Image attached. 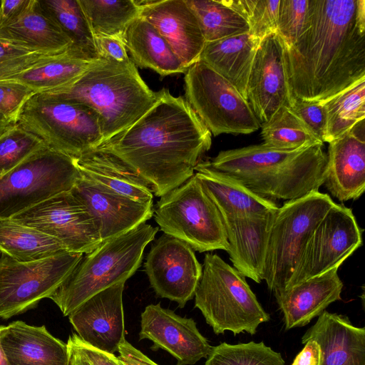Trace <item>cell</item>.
<instances>
[{
	"instance_id": "cell-48",
	"label": "cell",
	"mask_w": 365,
	"mask_h": 365,
	"mask_svg": "<svg viewBox=\"0 0 365 365\" xmlns=\"http://www.w3.org/2000/svg\"><path fill=\"white\" fill-rule=\"evenodd\" d=\"M304 349L298 354L292 365H319L321 351L317 343L308 341Z\"/></svg>"
},
{
	"instance_id": "cell-49",
	"label": "cell",
	"mask_w": 365,
	"mask_h": 365,
	"mask_svg": "<svg viewBox=\"0 0 365 365\" xmlns=\"http://www.w3.org/2000/svg\"><path fill=\"white\" fill-rule=\"evenodd\" d=\"M68 348L70 354V365H91L86 358H84L73 348L68 345Z\"/></svg>"
},
{
	"instance_id": "cell-30",
	"label": "cell",
	"mask_w": 365,
	"mask_h": 365,
	"mask_svg": "<svg viewBox=\"0 0 365 365\" xmlns=\"http://www.w3.org/2000/svg\"><path fill=\"white\" fill-rule=\"evenodd\" d=\"M123 41L136 66L152 69L161 77L187 70L158 30L140 16L127 28Z\"/></svg>"
},
{
	"instance_id": "cell-2",
	"label": "cell",
	"mask_w": 365,
	"mask_h": 365,
	"mask_svg": "<svg viewBox=\"0 0 365 365\" xmlns=\"http://www.w3.org/2000/svg\"><path fill=\"white\" fill-rule=\"evenodd\" d=\"M211 145V133L185 98L163 88L145 113L96 148L120 158L161 197L194 175Z\"/></svg>"
},
{
	"instance_id": "cell-33",
	"label": "cell",
	"mask_w": 365,
	"mask_h": 365,
	"mask_svg": "<svg viewBox=\"0 0 365 365\" xmlns=\"http://www.w3.org/2000/svg\"><path fill=\"white\" fill-rule=\"evenodd\" d=\"M96 61L75 56L68 51L5 81L24 84L36 93L51 92L76 81Z\"/></svg>"
},
{
	"instance_id": "cell-34",
	"label": "cell",
	"mask_w": 365,
	"mask_h": 365,
	"mask_svg": "<svg viewBox=\"0 0 365 365\" xmlns=\"http://www.w3.org/2000/svg\"><path fill=\"white\" fill-rule=\"evenodd\" d=\"M326 124L323 143L338 138L365 118V78L322 102Z\"/></svg>"
},
{
	"instance_id": "cell-9",
	"label": "cell",
	"mask_w": 365,
	"mask_h": 365,
	"mask_svg": "<svg viewBox=\"0 0 365 365\" xmlns=\"http://www.w3.org/2000/svg\"><path fill=\"white\" fill-rule=\"evenodd\" d=\"M153 216L164 234L187 243L194 251L228 250L221 214L195 174L160 197Z\"/></svg>"
},
{
	"instance_id": "cell-26",
	"label": "cell",
	"mask_w": 365,
	"mask_h": 365,
	"mask_svg": "<svg viewBox=\"0 0 365 365\" xmlns=\"http://www.w3.org/2000/svg\"><path fill=\"white\" fill-rule=\"evenodd\" d=\"M0 43L47 55L66 53L68 38L43 11L38 0L14 22L0 27Z\"/></svg>"
},
{
	"instance_id": "cell-21",
	"label": "cell",
	"mask_w": 365,
	"mask_h": 365,
	"mask_svg": "<svg viewBox=\"0 0 365 365\" xmlns=\"http://www.w3.org/2000/svg\"><path fill=\"white\" fill-rule=\"evenodd\" d=\"M364 120L329 143L324 184L339 201L356 200L365 190Z\"/></svg>"
},
{
	"instance_id": "cell-18",
	"label": "cell",
	"mask_w": 365,
	"mask_h": 365,
	"mask_svg": "<svg viewBox=\"0 0 365 365\" xmlns=\"http://www.w3.org/2000/svg\"><path fill=\"white\" fill-rule=\"evenodd\" d=\"M124 284L119 282L96 293L68 316L79 338L102 352L114 354L125 339Z\"/></svg>"
},
{
	"instance_id": "cell-22",
	"label": "cell",
	"mask_w": 365,
	"mask_h": 365,
	"mask_svg": "<svg viewBox=\"0 0 365 365\" xmlns=\"http://www.w3.org/2000/svg\"><path fill=\"white\" fill-rule=\"evenodd\" d=\"M274 212L222 217L233 267L257 283L263 280L268 232Z\"/></svg>"
},
{
	"instance_id": "cell-11",
	"label": "cell",
	"mask_w": 365,
	"mask_h": 365,
	"mask_svg": "<svg viewBox=\"0 0 365 365\" xmlns=\"http://www.w3.org/2000/svg\"><path fill=\"white\" fill-rule=\"evenodd\" d=\"M184 81L185 99L214 136L250 134L260 127L247 100L205 62L187 68Z\"/></svg>"
},
{
	"instance_id": "cell-23",
	"label": "cell",
	"mask_w": 365,
	"mask_h": 365,
	"mask_svg": "<svg viewBox=\"0 0 365 365\" xmlns=\"http://www.w3.org/2000/svg\"><path fill=\"white\" fill-rule=\"evenodd\" d=\"M338 269L334 267L274 295L286 330L307 325L329 304L341 299L343 282Z\"/></svg>"
},
{
	"instance_id": "cell-7",
	"label": "cell",
	"mask_w": 365,
	"mask_h": 365,
	"mask_svg": "<svg viewBox=\"0 0 365 365\" xmlns=\"http://www.w3.org/2000/svg\"><path fill=\"white\" fill-rule=\"evenodd\" d=\"M336 203L319 191L285 201L274 212L268 232L263 280L274 295L288 289L302 251L314 230Z\"/></svg>"
},
{
	"instance_id": "cell-41",
	"label": "cell",
	"mask_w": 365,
	"mask_h": 365,
	"mask_svg": "<svg viewBox=\"0 0 365 365\" xmlns=\"http://www.w3.org/2000/svg\"><path fill=\"white\" fill-rule=\"evenodd\" d=\"M309 0H279L277 33L284 46L292 44L302 32L308 15Z\"/></svg>"
},
{
	"instance_id": "cell-14",
	"label": "cell",
	"mask_w": 365,
	"mask_h": 365,
	"mask_svg": "<svg viewBox=\"0 0 365 365\" xmlns=\"http://www.w3.org/2000/svg\"><path fill=\"white\" fill-rule=\"evenodd\" d=\"M362 232L351 209L336 203L307 241L290 287L339 267L361 246Z\"/></svg>"
},
{
	"instance_id": "cell-24",
	"label": "cell",
	"mask_w": 365,
	"mask_h": 365,
	"mask_svg": "<svg viewBox=\"0 0 365 365\" xmlns=\"http://www.w3.org/2000/svg\"><path fill=\"white\" fill-rule=\"evenodd\" d=\"M317 343L319 365H365V329L354 326L342 314L324 311L302 337Z\"/></svg>"
},
{
	"instance_id": "cell-39",
	"label": "cell",
	"mask_w": 365,
	"mask_h": 365,
	"mask_svg": "<svg viewBox=\"0 0 365 365\" xmlns=\"http://www.w3.org/2000/svg\"><path fill=\"white\" fill-rule=\"evenodd\" d=\"M247 22L249 33L259 40L277 33L279 1L222 0Z\"/></svg>"
},
{
	"instance_id": "cell-29",
	"label": "cell",
	"mask_w": 365,
	"mask_h": 365,
	"mask_svg": "<svg viewBox=\"0 0 365 365\" xmlns=\"http://www.w3.org/2000/svg\"><path fill=\"white\" fill-rule=\"evenodd\" d=\"M195 174L222 217L267 214L276 211V203L255 194L237 181L202 166Z\"/></svg>"
},
{
	"instance_id": "cell-12",
	"label": "cell",
	"mask_w": 365,
	"mask_h": 365,
	"mask_svg": "<svg viewBox=\"0 0 365 365\" xmlns=\"http://www.w3.org/2000/svg\"><path fill=\"white\" fill-rule=\"evenodd\" d=\"M83 255L63 252L31 262L0 257V318L8 319L49 298L68 278Z\"/></svg>"
},
{
	"instance_id": "cell-36",
	"label": "cell",
	"mask_w": 365,
	"mask_h": 365,
	"mask_svg": "<svg viewBox=\"0 0 365 365\" xmlns=\"http://www.w3.org/2000/svg\"><path fill=\"white\" fill-rule=\"evenodd\" d=\"M195 15L206 42L249 33L247 21L222 0H185Z\"/></svg>"
},
{
	"instance_id": "cell-10",
	"label": "cell",
	"mask_w": 365,
	"mask_h": 365,
	"mask_svg": "<svg viewBox=\"0 0 365 365\" xmlns=\"http://www.w3.org/2000/svg\"><path fill=\"white\" fill-rule=\"evenodd\" d=\"M81 178L72 157L45 148L0 178V218L70 191Z\"/></svg>"
},
{
	"instance_id": "cell-28",
	"label": "cell",
	"mask_w": 365,
	"mask_h": 365,
	"mask_svg": "<svg viewBox=\"0 0 365 365\" xmlns=\"http://www.w3.org/2000/svg\"><path fill=\"white\" fill-rule=\"evenodd\" d=\"M250 33L206 42L200 61L228 81L246 99V88L260 43Z\"/></svg>"
},
{
	"instance_id": "cell-27",
	"label": "cell",
	"mask_w": 365,
	"mask_h": 365,
	"mask_svg": "<svg viewBox=\"0 0 365 365\" xmlns=\"http://www.w3.org/2000/svg\"><path fill=\"white\" fill-rule=\"evenodd\" d=\"M73 158L82 177L116 193L153 202L151 186L115 155L96 148Z\"/></svg>"
},
{
	"instance_id": "cell-52",
	"label": "cell",
	"mask_w": 365,
	"mask_h": 365,
	"mask_svg": "<svg viewBox=\"0 0 365 365\" xmlns=\"http://www.w3.org/2000/svg\"><path fill=\"white\" fill-rule=\"evenodd\" d=\"M13 124H14V123H13ZM11 125H12V124H11ZM11 125H8V126H6V127L4 128L0 129V135H1V133H3V132H4V130H5L9 127V126H10Z\"/></svg>"
},
{
	"instance_id": "cell-50",
	"label": "cell",
	"mask_w": 365,
	"mask_h": 365,
	"mask_svg": "<svg viewBox=\"0 0 365 365\" xmlns=\"http://www.w3.org/2000/svg\"><path fill=\"white\" fill-rule=\"evenodd\" d=\"M4 327V325H0V365H9L7 358L2 348V346L1 344V338Z\"/></svg>"
},
{
	"instance_id": "cell-4",
	"label": "cell",
	"mask_w": 365,
	"mask_h": 365,
	"mask_svg": "<svg viewBox=\"0 0 365 365\" xmlns=\"http://www.w3.org/2000/svg\"><path fill=\"white\" fill-rule=\"evenodd\" d=\"M43 93L92 108L100 118L103 143L134 123L156 98L132 61L106 58L96 60L69 86Z\"/></svg>"
},
{
	"instance_id": "cell-1",
	"label": "cell",
	"mask_w": 365,
	"mask_h": 365,
	"mask_svg": "<svg viewBox=\"0 0 365 365\" xmlns=\"http://www.w3.org/2000/svg\"><path fill=\"white\" fill-rule=\"evenodd\" d=\"M284 56L294 100L324 102L365 78V1L309 0Z\"/></svg>"
},
{
	"instance_id": "cell-6",
	"label": "cell",
	"mask_w": 365,
	"mask_h": 365,
	"mask_svg": "<svg viewBox=\"0 0 365 365\" xmlns=\"http://www.w3.org/2000/svg\"><path fill=\"white\" fill-rule=\"evenodd\" d=\"M194 297L195 307L216 334H255L270 319L245 277L217 255H205Z\"/></svg>"
},
{
	"instance_id": "cell-45",
	"label": "cell",
	"mask_w": 365,
	"mask_h": 365,
	"mask_svg": "<svg viewBox=\"0 0 365 365\" xmlns=\"http://www.w3.org/2000/svg\"><path fill=\"white\" fill-rule=\"evenodd\" d=\"M95 41L100 58H109L122 63L131 61L123 38L101 36H96Z\"/></svg>"
},
{
	"instance_id": "cell-40",
	"label": "cell",
	"mask_w": 365,
	"mask_h": 365,
	"mask_svg": "<svg viewBox=\"0 0 365 365\" xmlns=\"http://www.w3.org/2000/svg\"><path fill=\"white\" fill-rule=\"evenodd\" d=\"M59 55L43 54L0 43V81H8Z\"/></svg>"
},
{
	"instance_id": "cell-3",
	"label": "cell",
	"mask_w": 365,
	"mask_h": 365,
	"mask_svg": "<svg viewBox=\"0 0 365 365\" xmlns=\"http://www.w3.org/2000/svg\"><path fill=\"white\" fill-rule=\"evenodd\" d=\"M199 163L261 197L288 201L319 191L326 177L327 153L322 143L294 150L260 144L222 150Z\"/></svg>"
},
{
	"instance_id": "cell-43",
	"label": "cell",
	"mask_w": 365,
	"mask_h": 365,
	"mask_svg": "<svg viewBox=\"0 0 365 365\" xmlns=\"http://www.w3.org/2000/svg\"><path fill=\"white\" fill-rule=\"evenodd\" d=\"M291 109L309 129L323 142L326 115L322 102L294 100Z\"/></svg>"
},
{
	"instance_id": "cell-51",
	"label": "cell",
	"mask_w": 365,
	"mask_h": 365,
	"mask_svg": "<svg viewBox=\"0 0 365 365\" xmlns=\"http://www.w3.org/2000/svg\"><path fill=\"white\" fill-rule=\"evenodd\" d=\"M16 123L14 122L10 121L3 116L0 115V129L4 128L11 124Z\"/></svg>"
},
{
	"instance_id": "cell-17",
	"label": "cell",
	"mask_w": 365,
	"mask_h": 365,
	"mask_svg": "<svg viewBox=\"0 0 365 365\" xmlns=\"http://www.w3.org/2000/svg\"><path fill=\"white\" fill-rule=\"evenodd\" d=\"M139 336L153 341L152 350L168 351L176 365H193L207 358L212 349L192 318L182 317L160 303L148 305L141 313Z\"/></svg>"
},
{
	"instance_id": "cell-35",
	"label": "cell",
	"mask_w": 365,
	"mask_h": 365,
	"mask_svg": "<svg viewBox=\"0 0 365 365\" xmlns=\"http://www.w3.org/2000/svg\"><path fill=\"white\" fill-rule=\"evenodd\" d=\"M79 3L94 37L123 39L127 28L140 16L135 0H79Z\"/></svg>"
},
{
	"instance_id": "cell-44",
	"label": "cell",
	"mask_w": 365,
	"mask_h": 365,
	"mask_svg": "<svg viewBox=\"0 0 365 365\" xmlns=\"http://www.w3.org/2000/svg\"><path fill=\"white\" fill-rule=\"evenodd\" d=\"M67 344L81 354L91 365H123L114 354L102 352L86 344L75 333L69 336Z\"/></svg>"
},
{
	"instance_id": "cell-13",
	"label": "cell",
	"mask_w": 365,
	"mask_h": 365,
	"mask_svg": "<svg viewBox=\"0 0 365 365\" xmlns=\"http://www.w3.org/2000/svg\"><path fill=\"white\" fill-rule=\"evenodd\" d=\"M11 219L55 238L68 252L87 254L102 242L97 220L71 191L47 198Z\"/></svg>"
},
{
	"instance_id": "cell-20",
	"label": "cell",
	"mask_w": 365,
	"mask_h": 365,
	"mask_svg": "<svg viewBox=\"0 0 365 365\" xmlns=\"http://www.w3.org/2000/svg\"><path fill=\"white\" fill-rule=\"evenodd\" d=\"M70 191L97 220L102 242L145 223L153 215V202L116 193L82 176Z\"/></svg>"
},
{
	"instance_id": "cell-31",
	"label": "cell",
	"mask_w": 365,
	"mask_h": 365,
	"mask_svg": "<svg viewBox=\"0 0 365 365\" xmlns=\"http://www.w3.org/2000/svg\"><path fill=\"white\" fill-rule=\"evenodd\" d=\"M63 252H66L63 245L47 234L11 218H0L2 255L19 262H31Z\"/></svg>"
},
{
	"instance_id": "cell-42",
	"label": "cell",
	"mask_w": 365,
	"mask_h": 365,
	"mask_svg": "<svg viewBox=\"0 0 365 365\" xmlns=\"http://www.w3.org/2000/svg\"><path fill=\"white\" fill-rule=\"evenodd\" d=\"M36 93L24 84L13 81H0V115L16 123L25 103Z\"/></svg>"
},
{
	"instance_id": "cell-8",
	"label": "cell",
	"mask_w": 365,
	"mask_h": 365,
	"mask_svg": "<svg viewBox=\"0 0 365 365\" xmlns=\"http://www.w3.org/2000/svg\"><path fill=\"white\" fill-rule=\"evenodd\" d=\"M16 123L72 158L96 149L103 140L100 118L92 108L43 93H34L25 103Z\"/></svg>"
},
{
	"instance_id": "cell-32",
	"label": "cell",
	"mask_w": 365,
	"mask_h": 365,
	"mask_svg": "<svg viewBox=\"0 0 365 365\" xmlns=\"http://www.w3.org/2000/svg\"><path fill=\"white\" fill-rule=\"evenodd\" d=\"M43 11L71 42L68 52L88 60L100 57L95 37L79 0H38Z\"/></svg>"
},
{
	"instance_id": "cell-37",
	"label": "cell",
	"mask_w": 365,
	"mask_h": 365,
	"mask_svg": "<svg viewBox=\"0 0 365 365\" xmlns=\"http://www.w3.org/2000/svg\"><path fill=\"white\" fill-rule=\"evenodd\" d=\"M260 125L263 144L270 148L294 150L314 144H324L291 108L287 106L281 107L267 122Z\"/></svg>"
},
{
	"instance_id": "cell-46",
	"label": "cell",
	"mask_w": 365,
	"mask_h": 365,
	"mask_svg": "<svg viewBox=\"0 0 365 365\" xmlns=\"http://www.w3.org/2000/svg\"><path fill=\"white\" fill-rule=\"evenodd\" d=\"M33 0H3L0 4V27L19 19L30 6Z\"/></svg>"
},
{
	"instance_id": "cell-47",
	"label": "cell",
	"mask_w": 365,
	"mask_h": 365,
	"mask_svg": "<svg viewBox=\"0 0 365 365\" xmlns=\"http://www.w3.org/2000/svg\"><path fill=\"white\" fill-rule=\"evenodd\" d=\"M117 356L123 365H158L125 339L120 344Z\"/></svg>"
},
{
	"instance_id": "cell-5",
	"label": "cell",
	"mask_w": 365,
	"mask_h": 365,
	"mask_svg": "<svg viewBox=\"0 0 365 365\" xmlns=\"http://www.w3.org/2000/svg\"><path fill=\"white\" fill-rule=\"evenodd\" d=\"M158 230L143 223L102 242L83 257L49 299L66 317L96 293L125 282L140 267L144 250L154 240Z\"/></svg>"
},
{
	"instance_id": "cell-16",
	"label": "cell",
	"mask_w": 365,
	"mask_h": 365,
	"mask_svg": "<svg viewBox=\"0 0 365 365\" xmlns=\"http://www.w3.org/2000/svg\"><path fill=\"white\" fill-rule=\"evenodd\" d=\"M246 100L260 125L281 107L293 106L284 46L277 33L269 34L260 41L247 81Z\"/></svg>"
},
{
	"instance_id": "cell-19",
	"label": "cell",
	"mask_w": 365,
	"mask_h": 365,
	"mask_svg": "<svg viewBox=\"0 0 365 365\" xmlns=\"http://www.w3.org/2000/svg\"><path fill=\"white\" fill-rule=\"evenodd\" d=\"M140 16L165 38L182 66L200 61L206 41L198 21L185 0H135Z\"/></svg>"
},
{
	"instance_id": "cell-15",
	"label": "cell",
	"mask_w": 365,
	"mask_h": 365,
	"mask_svg": "<svg viewBox=\"0 0 365 365\" xmlns=\"http://www.w3.org/2000/svg\"><path fill=\"white\" fill-rule=\"evenodd\" d=\"M144 268L157 296L175 302L180 308L194 298L202 272L192 248L165 234L152 245Z\"/></svg>"
},
{
	"instance_id": "cell-38",
	"label": "cell",
	"mask_w": 365,
	"mask_h": 365,
	"mask_svg": "<svg viewBox=\"0 0 365 365\" xmlns=\"http://www.w3.org/2000/svg\"><path fill=\"white\" fill-rule=\"evenodd\" d=\"M205 365H285L281 354L262 341L238 344L223 342L212 349Z\"/></svg>"
},
{
	"instance_id": "cell-25",
	"label": "cell",
	"mask_w": 365,
	"mask_h": 365,
	"mask_svg": "<svg viewBox=\"0 0 365 365\" xmlns=\"http://www.w3.org/2000/svg\"><path fill=\"white\" fill-rule=\"evenodd\" d=\"M1 344L9 365H70L67 344L44 325L12 322L5 326Z\"/></svg>"
}]
</instances>
